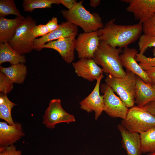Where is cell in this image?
<instances>
[{
	"instance_id": "1",
	"label": "cell",
	"mask_w": 155,
	"mask_h": 155,
	"mask_svg": "<svg viewBox=\"0 0 155 155\" xmlns=\"http://www.w3.org/2000/svg\"><path fill=\"white\" fill-rule=\"evenodd\" d=\"M115 19L107 22L97 31L100 40L111 46L119 48L127 47L139 38L143 32V24L139 22L129 25H121L115 23Z\"/></svg>"
},
{
	"instance_id": "2",
	"label": "cell",
	"mask_w": 155,
	"mask_h": 155,
	"mask_svg": "<svg viewBox=\"0 0 155 155\" xmlns=\"http://www.w3.org/2000/svg\"><path fill=\"white\" fill-rule=\"evenodd\" d=\"M123 51L122 48L113 47L100 40L93 59L102 67L103 72L115 77H123L126 72L123 69L120 56Z\"/></svg>"
},
{
	"instance_id": "3",
	"label": "cell",
	"mask_w": 155,
	"mask_h": 155,
	"mask_svg": "<svg viewBox=\"0 0 155 155\" xmlns=\"http://www.w3.org/2000/svg\"><path fill=\"white\" fill-rule=\"evenodd\" d=\"M83 1L77 2L70 10H61V13L67 21L80 27L84 32L97 31L104 26L102 18L98 13L87 10L83 5Z\"/></svg>"
},
{
	"instance_id": "4",
	"label": "cell",
	"mask_w": 155,
	"mask_h": 155,
	"mask_svg": "<svg viewBox=\"0 0 155 155\" xmlns=\"http://www.w3.org/2000/svg\"><path fill=\"white\" fill-rule=\"evenodd\" d=\"M137 75L126 69L125 76L118 78L108 74L105 81L116 93L126 106L128 108L134 106Z\"/></svg>"
},
{
	"instance_id": "5",
	"label": "cell",
	"mask_w": 155,
	"mask_h": 155,
	"mask_svg": "<svg viewBox=\"0 0 155 155\" xmlns=\"http://www.w3.org/2000/svg\"><path fill=\"white\" fill-rule=\"evenodd\" d=\"M36 25V20L31 16L26 17L17 28L14 36L7 42L21 55L31 52L34 49L36 39L32 29Z\"/></svg>"
},
{
	"instance_id": "6",
	"label": "cell",
	"mask_w": 155,
	"mask_h": 155,
	"mask_svg": "<svg viewBox=\"0 0 155 155\" xmlns=\"http://www.w3.org/2000/svg\"><path fill=\"white\" fill-rule=\"evenodd\" d=\"M121 124L129 131L140 133L155 128V116L143 107L134 106L129 109Z\"/></svg>"
},
{
	"instance_id": "7",
	"label": "cell",
	"mask_w": 155,
	"mask_h": 155,
	"mask_svg": "<svg viewBox=\"0 0 155 155\" xmlns=\"http://www.w3.org/2000/svg\"><path fill=\"white\" fill-rule=\"evenodd\" d=\"M100 88L104 94L103 111L111 117L125 119L129 108L120 98L115 94L112 89L106 83L102 84Z\"/></svg>"
},
{
	"instance_id": "8",
	"label": "cell",
	"mask_w": 155,
	"mask_h": 155,
	"mask_svg": "<svg viewBox=\"0 0 155 155\" xmlns=\"http://www.w3.org/2000/svg\"><path fill=\"white\" fill-rule=\"evenodd\" d=\"M75 121L74 116L66 112L63 108L59 99L51 100L43 116L42 121L48 128L53 129L56 125L62 123L67 124Z\"/></svg>"
},
{
	"instance_id": "9",
	"label": "cell",
	"mask_w": 155,
	"mask_h": 155,
	"mask_svg": "<svg viewBox=\"0 0 155 155\" xmlns=\"http://www.w3.org/2000/svg\"><path fill=\"white\" fill-rule=\"evenodd\" d=\"M100 41L97 31L79 34L76 39L75 47L78 58L93 59Z\"/></svg>"
},
{
	"instance_id": "10",
	"label": "cell",
	"mask_w": 155,
	"mask_h": 155,
	"mask_svg": "<svg viewBox=\"0 0 155 155\" xmlns=\"http://www.w3.org/2000/svg\"><path fill=\"white\" fill-rule=\"evenodd\" d=\"M78 33V26L68 21L63 22L57 29L34 41V49L40 51L42 46L47 43L59 39L72 36H76Z\"/></svg>"
},
{
	"instance_id": "11",
	"label": "cell",
	"mask_w": 155,
	"mask_h": 155,
	"mask_svg": "<svg viewBox=\"0 0 155 155\" xmlns=\"http://www.w3.org/2000/svg\"><path fill=\"white\" fill-rule=\"evenodd\" d=\"M104 76L103 73L96 80V85L92 92L80 102L81 109L88 113L94 111L96 120L98 119L103 111L104 96L100 95V82Z\"/></svg>"
},
{
	"instance_id": "12",
	"label": "cell",
	"mask_w": 155,
	"mask_h": 155,
	"mask_svg": "<svg viewBox=\"0 0 155 155\" xmlns=\"http://www.w3.org/2000/svg\"><path fill=\"white\" fill-rule=\"evenodd\" d=\"M76 39L72 36L49 42L44 45L42 49H51L58 52L63 59L68 63H72L75 58Z\"/></svg>"
},
{
	"instance_id": "13",
	"label": "cell",
	"mask_w": 155,
	"mask_h": 155,
	"mask_svg": "<svg viewBox=\"0 0 155 155\" xmlns=\"http://www.w3.org/2000/svg\"><path fill=\"white\" fill-rule=\"evenodd\" d=\"M77 75L90 81L97 80L103 71L93 59H81L72 63Z\"/></svg>"
},
{
	"instance_id": "14",
	"label": "cell",
	"mask_w": 155,
	"mask_h": 155,
	"mask_svg": "<svg viewBox=\"0 0 155 155\" xmlns=\"http://www.w3.org/2000/svg\"><path fill=\"white\" fill-rule=\"evenodd\" d=\"M126 10L143 24L155 13V0H129Z\"/></svg>"
},
{
	"instance_id": "15",
	"label": "cell",
	"mask_w": 155,
	"mask_h": 155,
	"mask_svg": "<svg viewBox=\"0 0 155 155\" xmlns=\"http://www.w3.org/2000/svg\"><path fill=\"white\" fill-rule=\"evenodd\" d=\"M0 122V148L13 144L25 135L21 123L16 122L12 125Z\"/></svg>"
},
{
	"instance_id": "16",
	"label": "cell",
	"mask_w": 155,
	"mask_h": 155,
	"mask_svg": "<svg viewBox=\"0 0 155 155\" xmlns=\"http://www.w3.org/2000/svg\"><path fill=\"white\" fill-rule=\"evenodd\" d=\"M138 53V51L135 48H130L128 47L124 48L120 55L123 65L126 68V69L137 75L145 83L152 84L150 79L135 59L136 55Z\"/></svg>"
},
{
	"instance_id": "17",
	"label": "cell",
	"mask_w": 155,
	"mask_h": 155,
	"mask_svg": "<svg viewBox=\"0 0 155 155\" xmlns=\"http://www.w3.org/2000/svg\"><path fill=\"white\" fill-rule=\"evenodd\" d=\"M117 128L122 137L123 148L126 150L127 155H141V141L140 134L131 132L125 128L121 123Z\"/></svg>"
},
{
	"instance_id": "18",
	"label": "cell",
	"mask_w": 155,
	"mask_h": 155,
	"mask_svg": "<svg viewBox=\"0 0 155 155\" xmlns=\"http://www.w3.org/2000/svg\"><path fill=\"white\" fill-rule=\"evenodd\" d=\"M154 101L155 89L152 84L145 83L140 78L137 77L135 96V103L137 106L143 107Z\"/></svg>"
},
{
	"instance_id": "19",
	"label": "cell",
	"mask_w": 155,
	"mask_h": 155,
	"mask_svg": "<svg viewBox=\"0 0 155 155\" xmlns=\"http://www.w3.org/2000/svg\"><path fill=\"white\" fill-rule=\"evenodd\" d=\"M25 19L23 16L12 19L0 17V43L7 42L11 39Z\"/></svg>"
},
{
	"instance_id": "20",
	"label": "cell",
	"mask_w": 155,
	"mask_h": 155,
	"mask_svg": "<svg viewBox=\"0 0 155 155\" xmlns=\"http://www.w3.org/2000/svg\"><path fill=\"white\" fill-rule=\"evenodd\" d=\"M5 62H9L11 65L24 64L26 62V58L14 50L7 42L0 43V64Z\"/></svg>"
},
{
	"instance_id": "21",
	"label": "cell",
	"mask_w": 155,
	"mask_h": 155,
	"mask_svg": "<svg viewBox=\"0 0 155 155\" xmlns=\"http://www.w3.org/2000/svg\"><path fill=\"white\" fill-rule=\"evenodd\" d=\"M0 70L13 83L19 84L24 83L27 73V67L22 63L12 65L8 67L0 66Z\"/></svg>"
},
{
	"instance_id": "22",
	"label": "cell",
	"mask_w": 155,
	"mask_h": 155,
	"mask_svg": "<svg viewBox=\"0 0 155 155\" xmlns=\"http://www.w3.org/2000/svg\"><path fill=\"white\" fill-rule=\"evenodd\" d=\"M16 105V104L9 99L7 94L0 93V118L11 125L14 124L11 116V111L12 108Z\"/></svg>"
},
{
	"instance_id": "23",
	"label": "cell",
	"mask_w": 155,
	"mask_h": 155,
	"mask_svg": "<svg viewBox=\"0 0 155 155\" xmlns=\"http://www.w3.org/2000/svg\"><path fill=\"white\" fill-rule=\"evenodd\" d=\"M140 134L142 153H149L155 151V128Z\"/></svg>"
},
{
	"instance_id": "24",
	"label": "cell",
	"mask_w": 155,
	"mask_h": 155,
	"mask_svg": "<svg viewBox=\"0 0 155 155\" xmlns=\"http://www.w3.org/2000/svg\"><path fill=\"white\" fill-rule=\"evenodd\" d=\"M52 4H59L58 0H24L22 3L23 10L32 12L37 8H51Z\"/></svg>"
},
{
	"instance_id": "25",
	"label": "cell",
	"mask_w": 155,
	"mask_h": 155,
	"mask_svg": "<svg viewBox=\"0 0 155 155\" xmlns=\"http://www.w3.org/2000/svg\"><path fill=\"white\" fill-rule=\"evenodd\" d=\"M13 15L16 17L22 16L17 8L13 0H0V17H5L7 15Z\"/></svg>"
},
{
	"instance_id": "26",
	"label": "cell",
	"mask_w": 155,
	"mask_h": 155,
	"mask_svg": "<svg viewBox=\"0 0 155 155\" xmlns=\"http://www.w3.org/2000/svg\"><path fill=\"white\" fill-rule=\"evenodd\" d=\"M152 52L154 56L153 58L147 57L141 53L136 55L135 59L139 62V65L144 71L155 65V48H153Z\"/></svg>"
},
{
	"instance_id": "27",
	"label": "cell",
	"mask_w": 155,
	"mask_h": 155,
	"mask_svg": "<svg viewBox=\"0 0 155 155\" xmlns=\"http://www.w3.org/2000/svg\"><path fill=\"white\" fill-rule=\"evenodd\" d=\"M138 45L140 53H143L148 47L155 48V36L142 34L139 38Z\"/></svg>"
},
{
	"instance_id": "28",
	"label": "cell",
	"mask_w": 155,
	"mask_h": 155,
	"mask_svg": "<svg viewBox=\"0 0 155 155\" xmlns=\"http://www.w3.org/2000/svg\"><path fill=\"white\" fill-rule=\"evenodd\" d=\"M13 82L4 73L0 72V92L7 94L13 88Z\"/></svg>"
},
{
	"instance_id": "29",
	"label": "cell",
	"mask_w": 155,
	"mask_h": 155,
	"mask_svg": "<svg viewBox=\"0 0 155 155\" xmlns=\"http://www.w3.org/2000/svg\"><path fill=\"white\" fill-rule=\"evenodd\" d=\"M142 24L144 34L155 36V13Z\"/></svg>"
},
{
	"instance_id": "30",
	"label": "cell",
	"mask_w": 155,
	"mask_h": 155,
	"mask_svg": "<svg viewBox=\"0 0 155 155\" xmlns=\"http://www.w3.org/2000/svg\"><path fill=\"white\" fill-rule=\"evenodd\" d=\"M32 32L36 38L39 36H43L50 32L46 24L36 25L32 29Z\"/></svg>"
},
{
	"instance_id": "31",
	"label": "cell",
	"mask_w": 155,
	"mask_h": 155,
	"mask_svg": "<svg viewBox=\"0 0 155 155\" xmlns=\"http://www.w3.org/2000/svg\"><path fill=\"white\" fill-rule=\"evenodd\" d=\"M0 155H22V152L17 150L13 144L5 148H0Z\"/></svg>"
},
{
	"instance_id": "32",
	"label": "cell",
	"mask_w": 155,
	"mask_h": 155,
	"mask_svg": "<svg viewBox=\"0 0 155 155\" xmlns=\"http://www.w3.org/2000/svg\"><path fill=\"white\" fill-rule=\"evenodd\" d=\"M57 18L53 17L46 24L50 32L56 30L59 27V25L58 24Z\"/></svg>"
},
{
	"instance_id": "33",
	"label": "cell",
	"mask_w": 155,
	"mask_h": 155,
	"mask_svg": "<svg viewBox=\"0 0 155 155\" xmlns=\"http://www.w3.org/2000/svg\"><path fill=\"white\" fill-rule=\"evenodd\" d=\"M59 4H61L68 10L71 9L78 2L76 0H59Z\"/></svg>"
},
{
	"instance_id": "34",
	"label": "cell",
	"mask_w": 155,
	"mask_h": 155,
	"mask_svg": "<svg viewBox=\"0 0 155 155\" xmlns=\"http://www.w3.org/2000/svg\"><path fill=\"white\" fill-rule=\"evenodd\" d=\"M152 84L155 83V65L144 70Z\"/></svg>"
},
{
	"instance_id": "35",
	"label": "cell",
	"mask_w": 155,
	"mask_h": 155,
	"mask_svg": "<svg viewBox=\"0 0 155 155\" xmlns=\"http://www.w3.org/2000/svg\"><path fill=\"white\" fill-rule=\"evenodd\" d=\"M143 107L151 114L155 116V101L149 102Z\"/></svg>"
},
{
	"instance_id": "36",
	"label": "cell",
	"mask_w": 155,
	"mask_h": 155,
	"mask_svg": "<svg viewBox=\"0 0 155 155\" xmlns=\"http://www.w3.org/2000/svg\"><path fill=\"white\" fill-rule=\"evenodd\" d=\"M100 2V0H91L90 1V5L92 7H96L99 5Z\"/></svg>"
},
{
	"instance_id": "37",
	"label": "cell",
	"mask_w": 155,
	"mask_h": 155,
	"mask_svg": "<svg viewBox=\"0 0 155 155\" xmlns=\"http://www.w3.org/2000/svg\"><path fill=\"white\" fill-rule=\"evenodd\" d=\"M146 155H155V151L152 152L148 153Z\"/></svg>"
},
{
	"instance_id": "38",
	"label": "cell",
	"mask_w": 155,
	"mask_h": 155,
	"mask_svg": "<svg viewBox=\"0 0 155 155\" xmlns=\"http://www.w3.org/2000/svg\"><path fill=\"white\" fill-rule=\"evenodd\" d=\"M152 87L155 89V83L153 84H152Z\"/></svg>"
}]
</instances>
